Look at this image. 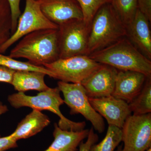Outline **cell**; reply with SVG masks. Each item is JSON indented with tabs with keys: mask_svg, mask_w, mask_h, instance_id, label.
I'll return each mask as SVG.
<instances>
[{
	"mask_svg": "<svg viewBox=\"0 0 151 151\" xmlns=\"http://www.w3.org/2000/svg\"><path fill=\"white\" fill-rule=\"evenodd\" d=\"M146 151H151V148H150L148 150H147Z\"/></svg>",
	"mask_w": 151,
	"mask_h": 151,
	"instance_id": "31",
	"label": "cell"
},
{
	"mask_svg": "<svg viewBox=\"0 0 151 151\" xmlns=\"http://www.w3.org/2000/svg\"><path fill=\"white\" fill-rule=\"evenodd\" d=\"M36 1H40V0H36Z\"/></svg>",
	"mask_w": 151,
	"mask_h": 151,
	"instance_id": "32",
	"label": "cell"
},
{
	"mask_svg": "<svg viewBox=\"0 0 151 151\" xmlns=\"http://www.w3.org/2000/svg\"><path fill=\"white\" fill-rule=\"evenodd\" d=\"M118 72L117 69L112 66L101 64L81 82L87 96L99 98L112 95Z\"/></svg>",
	"mask_w": 151,
	"mask_h": 151,
	"instance_id": "10",
	"label": "cell"
},
{
	"mask_svg": "<svg viewBox=\"0 0 151 151\" xmlns=\"http://www.w3.org/2000/svg\"><path fill=\"white\" fill-rule=\"evenodd\" d=\"M94 61L119 70L140 72L151 76V60L139 51L126 37L88 55Z\"/></svg>",
	"mask_w": 151,
	"mask_h": 151,
	"instance_id": "2",
	"label": "cell"
},
{
	"mask_svg": "<svg viewBox=\"0 0 151 151\" xmlns=\"http://www.w3.org/2000/svg\"><path fill=\"white\" fill-rule=\"evenodd\" d=\"M122 151H146L151 148V113L132 114L122 129Z\"/></svg>",
	"mask_w": 151,
	"mask_h": 151,
	"instance_id": "9",
	"label": "cell"
},
{
	"mask_svg": "<svg viewBox=\"0 0 151 151\" xmlns=\"http://www.w3.org/2000/svg\"><path fill=\"white\" fill-rule=\"evenodd\" d=\"M23 13L19 17L16 30L9 38L0 47V53L5 52L20 39L39 30L58 29V26L50 21L41 10L39 1L25 0Z\"/></svg>",
	"mask_w": 151,
	"mask_h": 151,
	"instance_id": "8",
	"label": "cell"
},
{
	"mask_svg": "<svg viewBox=\"0 0 151 151\" xmlns=\"http://www.w3.org/2000/svg\"><path fill=\"white\" fill-rule=\"evenodd\" d=\"M7 1L9 5L12 14V32L13 34L16 30L19 18L21 14L20 8L21 0H7Z\"/></svg>",
	"mask_w": 151,
	"mask_h": 151,
	"instance_id": "24",
	"label": "cell"
},
{
	"mask_svg": "<svg viewBox=\"0 0 151 151\" xmlns=\"http://www.w3.org/2000/svg\"><path fill=\"white\" fill-rule=\"evenodd\" d=\"M42 12L58 25L73 19H83L81 8L76 0H40Z\"/></svg>",
	"mask_w": 151,
	"mask_h": 151,
	"instance_id": "12",
	"label": "cell"
},
{
	"mask_svg": "<svg viewBox=\"0 0 151 151\" xmlns=\"http://www.w3.org/2000/svg\"><path fill=\"white\" fill-rule=\"evenodd\" d=\"M46 75L37 71H16L11 84L19 92L24 93L30 90L43 92L49 88L45 82Z\"/></svg>",
	"mask_w": 151,
	"mask_h": 151,
	"instance_id": "17",
	"label": "cell"
},
{
	"mask_svg": "<svg viewBox=\"0 0 151 151\" xmlns=\"http://www.w3.org/2000/svg\"><path fill=\"white\" fill-rule=\"evenodd\" d=\"M48 116L37 110L33 111L23 119L11 136L17 141L32 137L50 124Z\"/></svg>",
	"mask_w": 151,
	"mask_h": 151,
	"instance_id": "16",
	"label": "cell"
},
{
	"mask_svg": "<svg viewBox=\"0 0 151 151\" xmlns=\"http://www.w3.org/2000/svg\"><path fill=\"white\" fill-rule=\"evenodd\" d=\"M100 65L88 55H79L59 58L43 66L52 72L53 78L67 83L81 84Z\"/></svg>",
	"mask_w": 151,
	"mask_h": 151,
	"instance_id": "7",
	"label": "cell"
},
{
	"mask_svg": "<svg viewBox=\"0 0 151 151\" xmlns=\"http://www.w3.org/2000/svg\"><path fill=\"white\" fill-rule=\"evenodd\" d=\"M60 90L57 87L49 88L43 92H40L36 96L26 95L24 92L11 94L8 100L14 108H19L27 107L33 110L41 111L47 110L56 114L60 118L58 127L63 130L80 131L84 129L85 122H76L70 121L63 115L60 107L64 103L60 95Z\"/></svg>",
	"mask_w": 151,
	"mask_h": 151,
	"instance_id": "4",
	"label": "cell"
},
{
	"mask_svg": "<svg viewBox=\"0 0 151 151\" xmlns=\"http://www.w3.org/2000/svg\"><path fill=\"white\" fill-rule=\"evenodd\" d=\"M138 9L151 21V0H137Z\"/></svg>",
	"mask_w": 151,
	"mask_h": 151,
	"instance_id": "27",
	"label": "cell"
},
{
	"mask_svg": "<svg viewBox=\"0 0 151 151\" xmlns=\"http://www.w3.org/2000/svg\"><path fill=\"white\" fill-rule=\"evenodd\" d=\"M126 35V26L111 3L104 5L91 22L87 55L110 46Z\"/></svg>",
	"mask_w": 151,
	"mask_h": 151,
	"instance_id": "3",
	"label": "cell"
},
{
	"mask_svg": "<svg viewBox=\"0 0 151 151\" xmlns=\"http://www.w3.org/2000/svg\"><path fill=\"white\" fill-rule=\"evenodd\" d=\"M58 87L63 94L64 103L70 108L71 115L81 114L91 122L95 131L100 134L105 131L104 119L92 107L89 97L81 84H70L59 81Z\"/></svg>",
	"mask_w": 151,
	"mask_h": 151,
	"instance_id": "6",
	"label": "cell"
},
{
	"mask_svg": "<svg viewBox=\"0 0 151 151\" xmlns=\"http://www.w3.org/2000/svg\"><path fill=\"white\" fill-rule=\"evenodd\" d=\"M12 58H24L37 65L50 64L59 59L58 29L39 30L23 37L11 50Z\"/></svg>",
	"mask_w": 151,
	"mask_h": 151,
	"instance_id": "1",
	"label": "cell"
},
{
	"mask_svg": "<svg viewBox=\"0 0 151 151\" xmlns=\"http://www.w3.org/2000/svg\"><path fill=\"white\" fill-rule=\"evenodd\" d=\"M8 111V108L6 105H4L1 101H0V116L5 113ZM1 137V135H0Z\"/></svg>",
	"mask_w": 151,
	"mask_h": 151,
	"instance_id": "29",
	"label": "cell"
},
{
	"mask_svg": "<svg viewBox=\"0 0 151 151\" xmlns=\"http://www.w3.org/2000/svg\"><path fill=\"white\" fill-rule=\"evenodd\" d=\"M17 147V141L11 135L3 137H0V151H6Z\"/></svg>",
	"mask_w": 151,
	"mask_h": 151,
	"instance_id": "26",
	"label": "cell"
},
{
	"mask_svg": "<svg viewBox=\"0 0 151 151\" xmlns=\"http://www.w3.org/2000/svg\"><path fill=\"white\" fill-rule=\"evenodd\" d=\"M89 132V129L76 132L63 130L55 124L54 140L44 151H76L81 142L88 137Z\"/></svg>",
	"mask_w": 151,
	"mask_h": 151,
	"instance_id": "15",
	"label": "cell"
},
{
	"mask_svg": "<svg viewBox=\"0 0 151 151\" xmlns=\"http://www.w3.org/2000/svg\"><path fill=\"white\" fill-rule=\"evenodd\" d=\"M122 142V129L109 125L105 137L100 143L93 145L89 151H115Z\"/></svg>",
	"mask_w": 151,
	"mask_h": 151,
	"instance_id": "20",
	"label": "cell"
},
{
	"mask_svg": "<svg viewBox=\"0 0 151 151\" xmlns=\"http://www.w3.org/2000/svg\"><path fill=\"white\" fill-rule=\"evenodd\" d=\"M128 104L133 115L151 113V76L147 77L140 92Z\"/></svg>",
	"mask_w": 151,
	"mask_h": 151,
	"instance_id": "18",
	"label": "cell"
},
{
	"mask_svg": "<svg viewBox=\"0 0 151 151\" xmlns=\"http://www.w3.org/2000/svg\"><path fill=\"white\" fill-rule=\"evenodd\" d=\"M150 21L138 9L136 15L126 26V37L147 58L151 60V32Z\"/></svg>",
	"mask_w": 151,
	"mask_h": 151,
	"instance_id": "13",
	"label": "cell"
},
{
	"mask_svg": "<svg viewBox=\"0 0 151 151\" xmlns=\"http://www.w3.org/2000/svg\"><path fill=\"white\" fill-rule=\"evenodd\" d=\"M122 148H123V146L122 145H119L117 147V150L116 151H122Z\"/></svg>",
	"mask_w": 151,
	"mask_h": 151,
	"instance_id": "30",
	"label": "cell"
},
{
	"mask_svg": "<svg viewBox=\"0 0 151 151\" xmlns=\"http://www.w3.org/2000/svg\"><path fill=\"white\" fill-rule=\"evenodd\" d=\"M147 76L131 70H119L112 95L129 103L140 92Z\"/></svg>",
	"mask_w": 151,
	"mask_h": 151,
	"instance_id": "14",
	"label": "cell"
},
{
	"mask_svg": "<svg viewBox=\"0 0 151 151\" xmlns=\"http://www.w3.org/2000/svg\"><path fill=\"white\" fill-rule=\"evenodd\" d=\"M87 139L85 142H81L79 145V151H89L91 147L96 144L99 140V137L97 134L95 133L94 129L92 127L89 130Z\"/></svg>",
	"mask_w": 151,
	"mask_h": 151,
	"instance_id": "25",
	"label": "cell"
},
{
	"mask_svg": "<svg viewBox=\"0 0 151 151\" xmlns=\"http://www.w3.org/2000/svg\"><path fill=\"white\" fill-rule=\"evenodd\" d=\"M91 25L83 19H73L58 26L59 58L87 55Z\"/></svg>",
	"mask_w": 151,
	"mask_h": 151,
	"instance_id": "5",
	"label": "cell"
},
{
	"mask_svg": "<svg viewBox=\"0 0 151 151\" xmlns=\"http://www.w3.org/2000/svg\"><path fill=\"white\" fill-rule=\"evenodd\" d=\"M111 4L125 26L133 20L138 9L137 0H111Z\"/></svg>",
	"mask_w": 151,
	"mask_h": 151,
	"instance_id": "19",
	"label": "cell"
},
{
	"mask_svg": "<svg viewBox=\"0 0 151 151\" xmlns=\"http://www.w3.org/2000/svg\"><path fill=\"white\" fill-rule=\"evenodd\" d=\"M81 8L83 20L91 25L92 19L98 11L103 6L111 3V0H76Z\"/></svg>",
	"mask_w": 151,
	"mask_h": 151,
	"instance_id": "23",
	"label": "cell"
},
{
	"mask_svg": "<svg viewBox=\"0 0 151 151\" xmlns=\"http://www.w3.org/2000/svg\"><path fill=\"white\" fill-rule=\"evenodd\" d=\"M89 100L95 111L106 119L108 125L122 129L126 119L132 115L129 104L113 95L99 98L89 97Z\"/></svg>",
	"mask_w": 151,
	"mask_h": 151,
	"instance_id": "11",
	"label": "cell"
},
{
	"mask_svg": "<svg viewBox=\"0 0 151 151\" xmlns=\"http://www.w3.org/2000/svg\"><path fill=\"white\" fill-rule=\"evenodd\" d=\"M12 17L7 0H0V47L12 35Z\"/></svg>",
	"mask_w": 151,
	"mask_h": 151,
	"instance_id": "22",
	"label": "cell"
},
{
	"mask_svg": "<svg viewBox=\"0 0 151 151\" xmlns=\"http://www.w3.org/2000/svg\"><path fill=\"white\" fill-rule=\"evenodd\" d=\"M15 71L9 68L0 65V82L12 84Z\"/></svg>",
	"mask_w": 151,
	"mask_h": 151,
	"instance_id": "28",
	"label": "cell"
},
{
	"mask_svg": "<svg viewBox=\"0 0 151 151\" xmlns=\"http://www.w3.org/2000/svg\"><path fill=\"white\" fill-rule=\"evenodd\" d=\"M0 65L9 68L15 71H33L42 72L53 78V74L44 66L33 64L30 63L16 60L9 56L0 53Z\"/></svg>",
	"mask_w": 151,
	"mask_h": 151,
	"instance_id": "21",
	"label": "cell"
}]
</instances>
